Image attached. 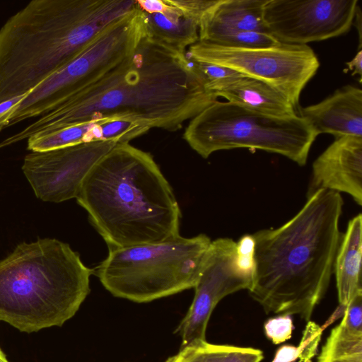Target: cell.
Wrapping results in <instances>:
<instances>
[{"label":"cell","mask_w":362,"mask_h":362,"mask_svg":"<svg viewBox=\"0 0 362 362\" xmlns=\"http://www.w3.org/2000/svg\"><path fill=\"white\" fill-rule=\"evenodd\" d=\"M321 336L322 328L314 322L308 321L302 339L297 347L299 362L312 361L317 354Z\"/></svg>","instance_id":"obj_24"},{"label":"cell","mask_w":362,"mask_h":362,"mask_svg":"<svg viewBox=\"0 0 362 362\" xmlns=\"http://www.w3.org/2000/svg\"><path fill=\"white\" fill-rule=\"evenodd\" d=\"M147 35L144 12L134 10L103 29L71 62L30 90L0 117V132L47 114L129 56Z\"/></svg>","instance_id":"obj_8"},{"label":"cell","mask_w":362,"mask_h":362,"mask_svg":"<svg viewBox=\"0 0 362 362\" xmlns=\"http://www.w3.org/2000/svg\"><path fill=\"white\" fill-rule=\"evenodd\" d=\"M361 259L362 216L359 214L349 221L334 261L338 300L343 308L362 293Z\"/></svg>","instance_id":"obj_16"},{"label":"cell","mask_w":362,"mask_h":362,"mask_svg":"<svg viewBox=\"0 0 362 362\" xmlns=\"http://www.w3.org/2000/svg\"><path fill=\"white\" fill-rule=\"evenodd\" d=\"M217 0H169L184 15L199 22L205 11L213 6Z\"/></svg>","instance_id":"obj_27"},{"label":"cell","mask_w":362,"mask_h":362,"mask_svg":"<svg viewBox=\"0 0 362 362\" xmlns=\"http://www.w3.org/2000/svg\"><path fill=\"white\" fill-rule=\"evenodd\" d=\"M170 7L163 13H144L148 36L159 43L185 52L187 46L199 41V22L184 15L166 0Z\"/></svg>","instance_id":"obj_19"},{"label":"cell","mask_w":362,"mask_h":362,"mask_svg":"<svg viewBox=\"0 0 362 362\" xmlns=\"http://www.w3.org/2000/svg\"><path fill=\"white\" fill-rule=\"evenodd\" d=\"M177 362H261V350L227 344H214L206 341L180 349Z\"/></svg>","instance_id":"obj_21"},{"label":"cell","mask_w":362,"mask_h":362,"mask_svg":"<svg viewBox=\"0 0 362 362\" xmlns=\"http://www.w3.org/2000/svg\"><path fill=\"white\" fill-rule=\"evenodd\" d=\"M92 274L57 239L18 245L0 260V322L28 334L62 327L89 294Z\"/></svg>","instance_id":"obj_5"},{"label":"cell","mask_w":362,"mask_h":362,"mask_svg":"<svg viewBox=\"0 0 362 362\" xmlns=\"http://www.w3.org/2000/svg\"><path fill=\"white\" fill-rule=\"evenodd\" d=\"M199 41L249 49L269 47L280 43L268 33L231 29H216L199 33Z\"/></svg>","instance_id":"obj_22"},{"label":"cell","mask_w":362,"mask_h":362,"mask_svg":"<svg viewBox=\"0 0 362 362\" xmlns=\"http://www.w3.org/2000/svg\"><path fill=\"white\" fill-rule=\"evenodd\" d=\"M267 0H217L202 15L199 33L231 29L267 33L263 21Z\"/></svg>","instance_id":"obj_18"},{"label":"cell","mask_w":362,"mask_h":362,"mask_svg":"<svg viewBox=\"0 0 362 362\" xmlns=\"http://www.w3.org/2000/svg\"><path fill=\"white\" fill-rule=\"evenodd\" d=\"M109 249L180 235L181 211L152 156L118 143L92 168L76 197Z\"/></svg>","instance_id":"obj_3"},{"label":"cell","mask_w":362,"mask_h":362,"mask_svg":"<svg viewBox=\"0 0 362 362\" xmlns=\"http://www.w3.org/2000/svg\"><path fill=\"white\" fill-rule=\"evenodd\" d=\"M317 136L299 115L275 117L216 100L191 119L183 138L204 158L245 148L280 154L303 166Z\"/></svg>","instance_id":"obj_7"},{"label":"cell","mask_w":362,"mask_h":362,"mask_svg":"<svg viewBox=\"0 0 362 362\" xmlns=\"http://www.w3.org/2000/svg\"><path fill=\"white\" fill-rule=\"evenodd\" d=\"M342 206L339 192L320 189L288 221L252 235L255 265L248 291L267 313L310 321L334 272Z\"/></svg>","instance_id":"obj_2"},{"label":"cell","mask_w":362,"mask_h":362,"mask_svg":"<svg viewBox=\"0 0 362 362\" xmlns=\"http://www.w3.org/2000/svg\"><path fill=\"white\" fill-rule=\"evenodd\" d=\"M133 0H33L0 28V104L74 59Z\"/></svg>","instance_id":"obj_4"},{"label":"cell","mask_w":362,"mask_h":362,"mask_svg":"<svg viewBox=\"0 0 362 362\" xmlns=\"http://www.w3.org/2000/svg\"><path fill=\"white\" fill-rule=\"evenodd\" d=\"M149 129L138 122L124 119H113L100 124L102 140H115L119 143H129Z\"/></svg>","instance_id":"obj_23"},{"label":"cell","mask_w":362,"mask_h":362,"mask_svg":"<svg viewBox=\"0 0 362 362\" xmlns=\"http://www.w3.org/2000/svg\"><path fill=\"white\" fill-rule=\"evenodd\" d=\"M347 70L352 71V76L358 75L360 78L362 76V50L358 49L354 57L346 63Z\"/></svg>","instance_id":"obj_30"},{"label":"cell","mask_w":362,"mask_h":362,"mask_svg":"<svg viewBox=\"0 0 362 362\" xmlns=\"http://www.w3.org/2000/svg\"><path fill=\"white\" fill-rule=\"evenodd\" d=\"M188 59L214 64L267 83L284 94L298 112L300 94L320 66L307 45L280 42L263 48H236L198 41Z\"/></svg>","instance_id":"obj_9"},{"label":"cell","mask_w":362,"mask_h":362,"mask_svg":"<svg viewBox=\"0 0 362 362\" xmlns=\"http://www.w3.org/2000/svg\"><path fill=\"white\" fill-rule=\"evenodd\" d=\"M254 271L244 267L237 255L236 242L228 238L211 240L194 288L192 303L176 332L184 348L206 341L211 315L226 296L252 286Z\"/></svg>","instance_id":"obj_10"},{"label":"cell","mask_w":362,"mask_h":362,"mask_svg":"<svg viewBox=\"0 0 362 362\" xmlns=\"http://www.w3.org/2000/svg\"><path fill=\"white\" fill-rule=\"evenodd\" d=\"M136 1L142 11L150 14L163 13L170 7L166 0H137Z\"/></svg>","instance_id":"obj_28"},{"label":"cell","mask_w":362,"mask_h":362,"mask_svg":"<svg viewBox=\"0 0 362 362\" xmlns=\"http://www.w3.org/2000/svg\"><path fill=\"white\" fill-rule=\"evenodd\" d=\"M297 358V347L286 344L281 346L277 350L272 362H293Z\"/></svg>","instance_id":"obj_29"},{"label":"cell","mask_w":362,"mask_h":362,"mask_svg":"<svg viewBox=\"0 0 362 362\" xmlns=\"http://www.w3.org/2000/svg\"><path fill=\"white\" fill-rule=\"evenodd\" d=\"M320 189L346 192L362 205V137L335 138L317 158L308 197Z\"/></svg>","instance_id":"obj_13"},{"label":"cell","mask_w":362,"mask_h":362,"mask_svg":"<svg viewBox=\"0 0 362 362\" xmlns=\"http://www.w3.org/2000/svg\"><path fill=\"white\" fill-rule=\"evenodd\" d=\"M119 142L95 140L57 149L31 152L22 170L35 196L45 202L76 198L92 168Z\"/></svg>","instance_id":"obj_12"},{"label":"cell","mask_w":362,"mask_h":362,"mask_svg":"<svg viewBox=\"0 0 362 362\" xmlns=\"http://www.w3.org/2000/svg\"><path fill=\"white\" fill-rule=\"evenodd\" d=\"M197 63L146 35L126 59L57 107L0 141L5 148L36 133L124 119L176 131L217 100Z\"/></svg>","instance_id":"obj_1"},{"label":"cell","mask_w":362,"mask_h":362,"mask_svg":"<svg viewBox=\"0 0 362 362\" xmlns=\"http://www.w3.org/2000/svg\"><path fill=\"white\" fill-rule=\"evenodd\" d=\"M165 362H177V356H173L168 358Z\"/></svg>","instance_id":"obj_33"},{"label":"cell","mask_w":362,"mask_h":362,"mask_svg":"<svg viewBox=\"0 0 362 362\" xmlns=\"http://www.w3.org/2000/svg\"><path fill=\"white\" fill-rule=\"evenodd\" d=\"M344 309L343 318L331 330L317 362H362V293Z\"/></svg>","instance_id":"obj_17"},{"label":"cell","mask_w":362,"mask_h":362,"mask_svg":"<svg viewBox=\"0 0 362 362\" xmlns=\"http://www.w3.org/2000/svg\"><path fill=\"white\" fill-rule=\"evenodd\" d=\"M211 91L228 102L262 114L275 117L298 115L284 94L267 83L251 77H239L214 87Z\"/></svg>","instance_id":"obj_15"},{"label":"cell","mask_w":362,"mask_h":362,"mask_svg":"<svg viewBox=\"0 0 362 362\" xmlns=\"http://www.w3.org/2000/svg\"><path fill=\"white\" fill-rule=\"evenodd\" d=\"M298 115L317 135L362 137V90L344 86L318 103L300 107Z\"/></svg>","instance_id":"obj_14"},{"label":"cell","mask_w":362,"mask_h":362,"mask_svg":"<svg viewBox=\"0 0 362 362\" xmlns=\"http://www.w3.org/2000/svg\"><path fill=\"white\" fill-rule=\"evenodd\" d=\"M109 121L111 120L93 121L57 131L36 133L27 139V148L32 152H41L102 140L100 124Z\"/></svg>","instance_id":"obj_20"},{"label":"cell","mask_w":362,"mask_h":362,"mask_svg":"<svg viewBox=\"0 0 362 362\" xmlns=\"http://www.w3.org/2000/svg\"><path fill=\"white\" fill-rule=\"evenodd\" d=\"M205 234L109 249L93 274L114 296L147 303L194 288L211 244Z\"/></svg>","instance_id":"obj_6"},{"label":"cell","mask_w":362,"mask_h":362,"mask_svg":"<svg viewBox=\"0 0 362 362\" xmlns=\"http://www.w3.org/2000/svg\"><path fill=\"white\" fill-rule=\"evenodd\" d=\"M358 0H267L263 21L268 33L286 44L307 45L347 33Z\"/></svg>","instance_id":"obj_11"},{"label":"cell","mask_w":362,"mask_h":362,"mask_svg":"<svg viewBox=\"0 0 362 362\" xmlns=\"http://www.w3.org/2000/svg\"><path fill=\"white\" fill-rule=\"evenodd\" d=\"M196 63L199 71L206 79L207 88L210 90L217 86L244 76L228 67L206 62Z\"/></svg>","instance_id":"obj_25"},{"label":"cell","mask_w":362,"mask_h":362,"mask_svg":"<svg viewBox=\"0 0 362 362\" xmlns=\"http://www.w3.org/2000/svg\"><path fill=\"white\" fill-rule=\"evenodd\" d=\"M293 329L292 318L284 314L269 318L264 325L267 338L274 344H279L289 339Z\"/></svg>","instance_id":"obj_26"},{"label":"cell","mask_w":362,"mask_h":362,"mask_svg":"<svg viewBox=\"0 0 362 362\" xmlns=\"http://www.w3.org/2000/svg\"><path fill=\"white\" fill-rule=\"evenodd\" d=\"M0 362H10L0 347Z\"/></svg>","instance_id":"obj_32"},{"label":"cell","mask_w":362,"mask_h":362,"mask_svg":"<svg viewBox=\"0 0 362 362\" xmlns=\"http://www.w3.org/2000/svg\"><path fill=\"white\" fill-rule=\"evenodd\" d=\"M354 20H356V28L358 30V36H359V49L361 47V12L359 6L356 9V12L355 14Z\"/></svg>","instance_id":"obj_31"}]
</instances>
